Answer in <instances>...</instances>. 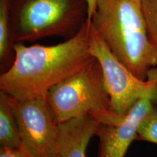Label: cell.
<instances>
[{
  "instance_id": "cell-1",
  "label": "cell",
  "mask_w": 157,
  "mask_h": 157,
  "mask_svg": "<svg viewBox=\"0 0 157 157\" xmlns=\"http://www.w3.org/2000/svg\"><path fill=\"white\" fill-rule=\"evenodd\" d=\"M91 21L64 42L52 46L15 43L14 63L0 76V91L15 99L46 98L51 88L95 58L90 47Z\"/></svg>"
},
{
  "instance_id": "cell-2",
  "label": "cell",
  "mask_w": 157,
  "mask_h": 157,
  "mask_svg": "<svg viewBox=\"0 0 157 157\" xmlns=\"http://www.w3.org/2000/svg\"><path fill=\"white\" fill-rule=\"evenodd\" d=\"M91 23L111 52L137 78L148 79L157 66L141 0H97Z\"/></svg>"
},
{
  "instance_id": "cell-3",
  "label": "cell",
  "mask_w": 157,
  "mask_h": 157,
  "mask_svg": "<svg viewBox=\"0 0 157 157\" xmlns=\"http://www.w3.org/2000/svg\"><path fill=\"white\" fill-rule=\"evenodd\" d=\"M15 43L50 36L68 39L88 21L87 0H8Z\"/></svg>"
},
{
  "instance_id": "cell-4",
  "label": "cell",
  "mask_w": 157,
  "mask_h": 157,
  "mask_svg": "<svg viewBox=\"0 0 157 157\" xmlns=\"http://www.w3.org/2000/svg\"><path fill=\"white\" fill-rule=\"evenodd\" d=\"M46 98L59 124L85 115L100 124H116L124 117L111 109L103 69L95 58L51 88Z\"/></svg>"
},
{
  "instance_id": "cell-5",
  "label": "cell",
  "mask_w": 157,
  "mask_h": 157,
  "mask_svg": "<svg viewBox=\"0 0 157 157\" xmlns=\"http://www.w3.org/2000/svg\"><path fill=\"white\" fill-rule=\"evenodd\" d=\"M90 47L92 55L103 69L111 109L114 112L127 115L137 102L144 98H151L157 105V66L151 71L148 79L137 78L111 52L92 23Z\"/></svg>"
},
{
  "instance_id": "cell-6",
  "label": "cell",
  "mask_w": 157,
  "mask_h": 157,
  "mask_svg": "<svg viewBox=\"0 0 157 157\" xmlns=\"http://www.w3.org/2000/svg\"><path fill=\"white\" fill-rule=\"evenodd\" d=\"M22 145L33 157H58L59 124L47 98L19 100L9 95Z\"/></svg>"
},
{
  "instance_id": "cell-7",
  "label": "cell",
  "mask_w": 157,
  "mask_h": 157,
  "mask_svg": "<svg viewBox=\"0 0 157 157\" xmlns=\"http://www.w3.org/2000/svg\"><path fill=\"white\" fill-rule=\"evenodd\" d=\"M154 106L151 98H142L119 122L99 124L95 132L100 140L98 157H125L130 145L137 140L140 122Z\"/></svg>"
},
{
  "instance_id": "cell-8",
  "label": "cell",
  "mask_w": 157,
  "mask_h": 157,
  "mask_svg": "<svg viewBox=\"0 0 157 157\" xmlns=\"http://www.w3.org/2000/svg\"><path fill=\"white\" fill-rule=\"evenodd\" d=\"M99 122L85 115L59 124L58 157H86L91 138L95 135Z\"/></svg>"
},
{
  "instance_id": "cell-9",
  "label": "cell",
  "mask_w": 157,
  "mask_h": 157,
  "mask_svg": "<svg viewBox=\"0 0 157 157\" xmlns=\"http://www.w3.org/2000/svg\"><path fill=\"white\" fill-rule=\"evenodd\" d=\"M22 144L18 124L9 95L0 91V146L17 148Z\"/></svg>"
},
{
  "instance_id": "cell-10",
  "label": "cell",
  "mask_w": 157,
  "mask_h": 157,
  "mask_svg": "<svg viewBox=\"0 0 157 157\" xmlns=\"http://www.w3.org/2000/svg\"><path fill=\"white\" fill-rule=\"evenodd\" d=\"M15 44L13 38L8 0H0V70L7 71L14 63Z\"/></svg>"
},
{
  "instance_id": "cell-11",
  "label": "cell",
  "mask_w": 157,
  "mask_h": 157,
  "mask_svg": "<svg viewBox=\"0 0 157 157\" xmlns=\"http://www.w3.org/2000/svg\"><path fill=\"white\" fill-rule=\"evenodd\" d=\"M137 140L157 144V105L155 104L151 111L140 122Z\"/></svg>"
},
{
  "instance_id": "cell-12",
  "label": "cell",
  "mask_w": 157,
  "mask_h": 157,
  "mask_svg": "<svg viewBox=\"0 0 157 157\" xmlns=\"http://www.w3.org/2000/svg\"><path fill=\"white\" fill-rule=\"evenodd\" d=\"M141 2L149 39L157 49V0H141Z\"/></svg>"
},
{
  "instance_id": "cell-13",
  "label": "cell",
  "mask_w": 157,
  "mask_h": 157,
  "mask_svg": "<svg viewBox=\"0 0 157 157\" xmlns=\"http://www.w3.org/2000/svg\"><path fill=\"white\" fill-rule=\"evenodd\" d=\"M0 157H33L21 144L17 148H0Z\"/></svg>"
},
{
  "instance_id": "cell-14",
  "label": "cell",
  "mask_w": 157,
  "mask_h": 157,
  "mask_svg": "<svg viewBox=\"0 0 157 157\" xmlns=\"http://www.w3.org/2000/svg\"><path fill=\"white\" fill-rule=\"evenodd\" d=\"M88 5H89V13H88V20L90 21L91 20L92 15L94 13V11L95 10L96 3H97V0H87Z\"/></svg>"
}]
</instances>
